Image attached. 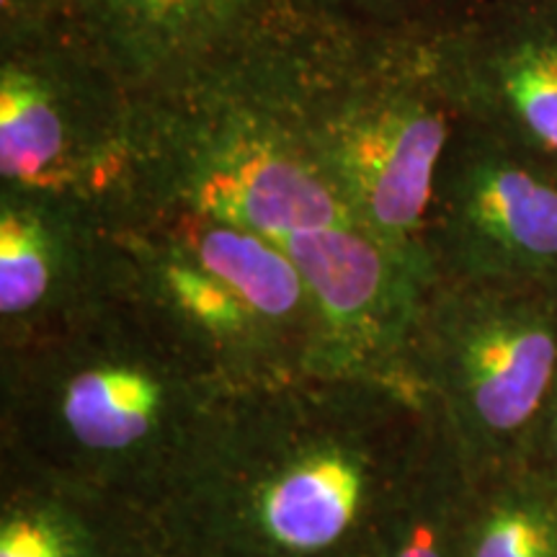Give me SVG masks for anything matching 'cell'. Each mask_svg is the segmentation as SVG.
I'll return each mask as SVG.
<instances>
[{"mask_svg": "<svg viewBox=\"0 0 557 557\" xmlns=\"http://www.w3.org/2000/svg\"><path fill=\"white\" fill-rule=\"evenodd\" d=\"M163 557H176V555H171V553H163Z\"/></svg>", "mask_w": 557, "mask_h": 557, "instance_id": "17", "label": "cell"}, {"mask_svg": "<svg viewBox=\"0 0 557 557\" xmlns=\"http://www.w3.org/2000/svg\"><path fill=\"white\" fill-rule=\"evenodd\" d=\"M408 374L465 475L529 462L557 387V292L434 276Z\"/></svg>", "mask_w": 557, "mask_h": 557, "instance_id": "4", "label": "cell"}, {"mask_svg": "<svg viewBox=\"0 0 557 557\" xmlns=\"http://www.w3.org/2000/svg\"><path fill=\"white\" fill-rule=\"evenodd\" d=\"M532 462H540L549 468L553 472H557V387L553 395V403H549L545 423L540 429V438H537V447H534Z\"/></svg>", "mask_w": 557, "mask_h": 557, "instance_id": "16", "label": "cell"}, {"mask_svg": "<svg viewBox=\"0 0 557 557\" xmlns=\"http://www.w3.org/2000/svg\"><path fill=\"white\" fill-rule=\"evenodd\" d=\"M295 18L287 0H65L60 21L135 99L160 101L235 73Z\"/></svg>", "mask_w": 557, "mask_h": 557, "instance_id": "8", "label": "cell"}, {"mask_svg": "<svg viewBox=\"0 0 557 557\" xmlns=\"http://www.w3.org/2000/svg\"><path fill=\"white\" fill-rule=\"evenodd\" d=\"M137 99L65 21L0 37V189L101 207L132 156Z\"/></svg>", "mask_w": 557, "mask_h": 557, "instance_id": "5", "label": "cell"}, {"mask_svg": "<svg viewBox=\"0 0 557 557\" xmlns=\"http://www.w3.org/2000/svg\"><path fill=\"white\" fill-rule=\"evenodd\" d=\"M5 418L26 472L148 508L189 462L235 389L120 295L3 346Z\"/></svg>", "mask_w": 557, "mask_h": 557, "instance_id": "2", "label": "cell"}, {"mask_svg": "<svg viewBox=\"0 0 557 557\" xmlns=\"http://www.w3.org/2000/svg\"><path fill=\"white\" fill-rule=\"evenodd\" d=\"M431 434L429 408L380 382L243 385L152 519L176 557H359Z\"/></svg>", "mask_w": 557, "mask_h": 557, "instance_id": "1", "label": "cell"}, {"mask_svg": "<svg viewBox=\"0 0 557 557\" xmlns=\"http://www.w3.org/2000/svg\"><path fill=\"white\" fill-rule=\"evenodd\" d=\"M18 475L0 506V557H163L148 508L41 472Z\"/></svg>", "mask_w": 557, "mask_h": 557, "instance_id": "11", "label": "cell"}, {"mask_svg": "<svg viewBox=\"0 0 557 557\" xmlns=\"http://www.w3.org/2000/svg\"><path fill=\"white\" fill-rule=\"evenodd\" d=\"M122 248V295L235 385L312 377L305 351L233 278L201 259L163 214H109Z\"/></svg>", "mask_w": 557, "mask_h": 557, "instance_id": "7", "label": "cell"}, {"mask_svg": "<svg viewBox=\"0 0 557 557\" xmlns=\"http://www.w3.org/2000/svg\"><path fill=\"white\" fill-rule=\"evenodd\" d=\"M65 0H0V37L62 18Z\"/></svg>", "mask_w": 557, "mask_h": 557, "instance_id": "15", "label": "cell"}, {"mask_svg": "<svg viewBox=\"0 0 557 557\" xmlns=\"http://www.w3.org/2000/svg\"><path fill=\"white\" fill-rule=\"evenodd\" d=\"M483 0H287L295 16L338 32L429 41L462 24Z\"/></svg>", "mask_w": 557, "mask_h": 557, "instance_id": "14", "label": "cell"}, {"mask_svg": "<svg viewBox=\"0 0 557 557\" xmlns=\"http://www.w3.org/2000/svg\"><path fill=\"white\" fill-rule=\"evenodd\" d=\"M465 485L468 475L434 423L413 475L389 504L359 557H459L457 521Z\"/></svg>", "mask_w": 557, "mask_h": 557, "instance_id": "13", "label": "cell"}, {"mask_svg": "<svg viewBox=\"0 0 557 557\" xmlns=\"http://www.w3.org/2000/svg\"><path fill=\"white\" fill-rule=\"evenodd\" d=\"M122 295V248L99 201L0 189L3 346L60 329Z\"/></svg>", "mask_w": 557, "mask_h": 557, "instance_id": "9", "label": "cell"}, {"mask_svg": "<svg viewBox=\"0 0 557 557\" xmlns=\"http://www.w3.org/2000/svg\"><path fill=\"white\" fill-rule=\"evenodd\" d=\"M459 557H557V472L540 462L468 478Z\"/></svg>", "mask_w": 557, "mask_h": 557, "instance_id": "12", "label": "cell"}, {"mask_svg": "<svg viewBox=\"0 0 557 557\" xmlns=\"http://www.w3.org/2000/svg\"><path fill=\"white\" fill-rule=\"evenodd\" d=\"M426 250L434 276L557 292V160L459 120Z\"/></svg>", "mask_w": 557, "mask_h": 557, "instance_id": "6", "label": "cell"}, {"mask_svg": "<svg viewBox=\"0 0 557 557\" xmlns=\"http://www.w3.org/2000/svg\"><path fill=\"white\" fill-rule=\"evenodd\" d=\"M434 58L459 120L557 160V0H483Z\"/></svg>", "mask_w": 557, "mask_h": 557, "instance_id": "10", "label": "cell"}, {"mask_svg": "<svg viewBox=\"0 0 557 557\" xmlns=\"http://www.w3.org/2000/svg\"><path fill=\"white\" fill-rule=\"evenodd\" d=\"M369 233L434 271L426 227L459 114L434 45L295 18L243 65Z\"/></svg>", "mask_w": 557, "mask_h": 557, "instance_id": "3", "label": "cell"}]
</instances>
